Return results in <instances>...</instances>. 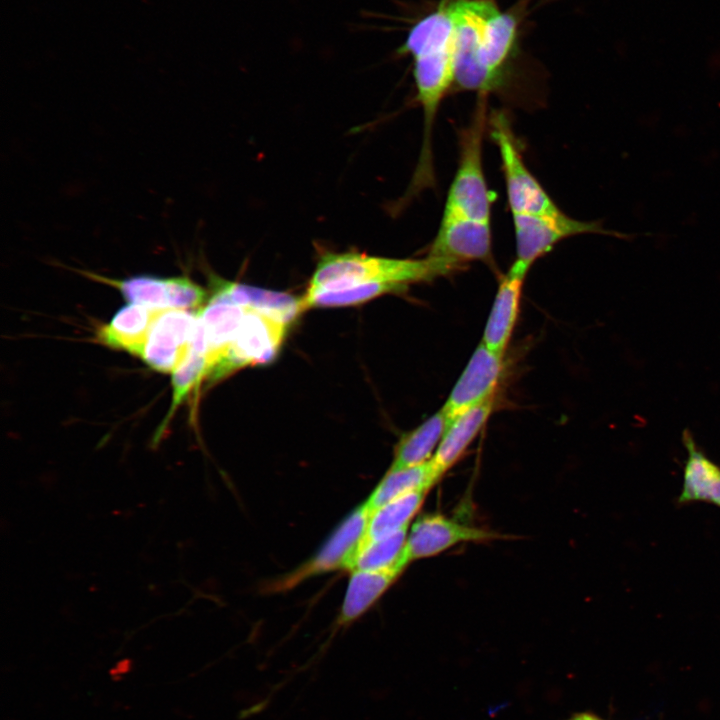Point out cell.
Listing matches in <instances>:
<instances>
[{
  "label": "cell",
  "mask_w": 720,
  "mask_h": 720,
  "mask_svg": "<svg viewBox=\"0 0 720 720\" xmlns=\"http://www.w3.org/2000/svg\"><path fill=\"white\" fill-rule=\"evenodd\" d=\"M461 268L430 255L418 259H398L354 251L326 252L317 263L305 296L372 282L391 283L406 289L410 284L432 281Z\"/></svg>",
  "instance_id": "6da1fadb"
},
{
  "label": "cell",
  "mask_w": 720,
  "mask_h": 720,
  "mask_svg": "<svg viewBox=\"0 0 720 720\" xmlns=\"http://www.w3.org/2000/svg\"><path fill=\"white\" fill-rule=\"evenodd\" d=\"M486 96L480 94L472 121L459 135L460 154L442 217L490 222L492 193L483 169L482 147L487 119Z\"/></svg>",
  "instance_id": "7a4b0ae2"
},
{
  "label": "cell",
  "mask_w": 720,
  "mask_h": 720,
  "mask_svg": "<svg viewBox=\"0 0 720 720\" xmlns=\"http://www.w3.org/2000/svg\"><path fill=\"white\" fill-rule=\"evenodd\" d=\"M488 123L490 136L501 158L511 214L555 215L562 212L526 166L505 113H491Z\"/></svg>",
  "instance_id": "3957f363"
},
{
  "label": "cell",
  "mask_w": 720,
  "mask_h": 720,
  "mask_svg": "<svg viewBox=\"0 0 720 720\" xmlns=\"http://www.w3.org/2000/svg\"><path fill=\"white\" fill-rule=\"evenodd\" d=\"M516 243V261L531 267L560 241L581 234H600L633 240L639 233L607 230L602 220L583 221L563 211L555 215H512Z\"/></svg>",
  "instance_id": "277c9868"
},
{
  "label": "cell",
  "mask_w": 720,
  "mask_h": 720,
  "mask_svg": "<svg viewBox=\"0 0 720 720\" xmlns=\"http://www.w3.org/2000/svg\"><path fill=\"white\" fill-rule=\"evenodd\" d=\"M287 326L285 321L247 306L225 355L206 379L212 383L240 368L270 362L280 349Z\"/></svg>",
  "instance_id": "5b68a950"
},
{
  "label": "cell",
  "mask_w": 720,
  "mask_h": 720,
  "mask_svg": "<svg viewBox=\"0 0 720 720\" xmlns=\"http://www.w3.org/2000/svg\"><path fill=\"white\" fill-rule=\"evenodd\" d=\"M82 273L118 289L130 303L153 308L194 310L206 301L208 295L205 289L187 276L136 275L114 279L88 271Z\"/></svg>",
  "instance_id": "8992f818"
},
{
  "label": "cell",
  "mask_w": 720,
  "mask_h": 720,
  "mask_svg": "<svg viewBox=\"0 0 720 720\" xmlns=\"http://www.w3.org/2000/svg\"><path fill=\"white\" fill-rule=\"evenodd\" d=\"M198 326V311L165 309L155 320L141 359L152 369L173 372L190 352Z\"/></svg>",
  "instance_id": "52a82bcc"
},
{
  "label": "cell",
  "mask_w": 720,
  "mask_h": 720,
  "mask_svg": "<svg viewBox=\"0 0 720 720\" xmlns=\"http://www.w3.org/2000/svg\"><path fill=\"white\" fill-rule=\"evenodd\" d=\"M504 372V356L481 342L452 388L442 409L452 420L460 413L495 397Z\"/></svg>",
  "instance_id": "ba28073f"
},
{
  "label": "cell",
  "mask_w": 720,
  "mask_h": 720,
  "mask_svg": "<svg viewBox=\"0 0 720 720\" xmlns=\"http://www.w3.org/2000/svg\"><path fill=\"white\" fill-rule=\"evenodd\" d=\"M493 532L469 526L442 514L417 519L407 535L405 552L410 561L438 555L458 544L494 539Z\"/></svg>",
  "instance_id": "9c48e42d"
},
{
  "label": "cell",
  "mask_w": 720,
  "mask_h": 720,
  "mask_svg": "<svg viewBox=\"0 0 720 720\" xmlns=\"http://www.w3.org/2000/svg\"><path fill=\"white\" fill-rule=\"evenodd\" d=\"M518 21L511 12H501L494 4L482 27L477 53L483 94L502 83L506 65L515 49Z\"/></svg>",
  "instance_id": "30bf717a"
},
{
  "label": "cell",
  "mask_w": 720,
  "mask_h": 720,
  "mask_svg": "<svg viewBox=\"0 0 720 720\" xmlns=\"http://www.w3.org/2000/svg\"><path fill=\"white\" fill-rule=\"evenodd\" d=\"M428 255L463 266L492 256L491 222L441 217Z\"/></svg>",
  "instance_id": "8fae6325"
},
{
  "label": "cell",
  "mask_w": 720,
  "mask_h": 720,
  "mask_svg": "<svg viewBox=\"0 0 720 720\" xmlns=\"http://www.w3.org/2000/svg\"><path fill=\"white\" fill-rule=\"evenodd\" d=\"M371 511L366 503L357 507L332 533L320 551L290 575L286 584L336 569H348L367 531Z\"/></svg>",
  "instance_id": "7c38bea8"
},
{
  "label": "cell",
  "mask_w": 720,
  "mask_h": 720,
  "mask_svg": "<svg viewBox=\"0 0 720 720\" xmlns=\"http://www.w3.org/2000/svg\"><path fill=\"white\" fill-rule=\"evenodd\" d=\"M528 266L514 261L498 286L480 341L492 352L503 355L509 345L520 308Z\"/></svg>",
  "instance_id": "4fadbf2b"
},
{
  "label": "cell",
  "mask_w": 720,
  "mask_h": 720,
  "mask_svg": "<svg viewBox=\"0 0 720 720\" xmlns=\"http://www.w3.org/2000/svg\"><path fill=\"white\" fill-rule=\"evenodd\" d=\"M681 438L687 458L677 503L704 502L720 508V466L706 455L690 430H683Z\"/></svg>",
  "instance_id": "5bb4252c"
},
{
  "label": "cell",
  "mask_w": 720,
  "mask_h": 720,
  "mask_svg": "<svg viewBox=\"0 0 720 720\" xmlns=\"http://www.w3.org/2000/svg\"><path fill=\"white\" fill-rule=\"evenodd\" d=\"M212 295L209 301L228 302L267 312L290 323L304 311L302 298L249 285L234 283L217 276L211 277Z\"/></svg>",
  "instance_id": "9a60e30c"
},
{
  "label": "cell",
  "mask_w": 720,
  "mask_h": 720,
  "mask_svg": "<svg viewBox=\"0 0 720 720\" xmlns=\"http://www.w3.org/2000/svg\"><path fill=\"white\" fill-rule=\"evenodd\" d=\"M164 310L130 303L99 328L97 339L112 349L140 358L152 325Z\"/></svg>",
  "instance_id": "2e32d148"
},
{
  "label": "cell",
  "mask_w": 720,
  "mask_h": 720,
  "mask_svg": "<svg viewBox=\"0 0 720 720\" xmlns=\"http://www.w3.org/2000/svg\"><path fill=\"white\" fill-rule=\"evenodd\" d=\"M246 309L247 306L233 303L208 301L207 305L198 311V326L207 358L206 377L225 355Z\"/></svg>",
  "instance_id": "e0dca14e"
},
{
  "label": "cell",
  "mask_w": 720,
  "mask_h": 720,
  "mask_svg": "<svg viewBox=\"0 0 720 720\" xmlns=\"http://www.w3.org/2000/svg\"><path fill=\"white\" fill-rule=\"evenodd\" d=\"M494 397L451 420L432 460L443 475L463 455L490 417Z\"/></svg>",
  "instance_id": "ac0fdd59"
},
{
  "label": "cell",
  "mask_w": 720,
  "mask_h": 720,
  "mask_svg": "<svg viewBox=\"0 0 720 720\" xmlns=\"http://www.w3.org/2000/svg\"><path fill=\"white\" fill-rule=\"evenodd\" d=\"M451 419L441 408L404 434L394 451L390 469L420 465L432 459Z\"/></svg>",
  "instance_id": "d6986e66"
},
{
  "label": "cell",
  "mask_w": 720,
  "mask_h": 720,
  "mask_svg": "<svg viewBox=\"0 0 720 720\" xmlns=\"http://www.w3.org/2000/svg\"><path fill=\"white\" fill-rule=\"evenodd\" d=\"M406 566L352 571L344 597L340 622L346 624L363 614L398 578Z\"/></svg>",
  "instance_id": "ffe728a7"
},
{
  "label": "cell",
  "mask_w": 720,
  "mask_h": 720,
  "mask_svg": "<svg viewBox=\"0 0 720 720\" xmlns=\"http://www.w3.org/2000/svg\"><path fill=\"white\" fill-rule=\"evenodd\" d=\"M441 476L432 459L420 465L389 469L365 503L372 512L407 493L430 489Z\"/></svg>",
  "instance_id": "44dd1931"
},
{
  "label": "cell",
  "mask_w": 720,
  "mask_h": 720,
  "mask_svg": "<svg viewBox=\"0 0 720 720\" xmlns=\"http://www.w3.org/2000/svg\"><path fill=\"white\" fill-rule=\"evenodd\" d=\"M455 23L446 4L424 16L409 30L399 55L414 57L424 51L455 45Z\"/></svg>",
  "instance_id": "7402d4cb"
},
{
  "label": "cell",
  "mask_w": 720,
  "mask_h": 720,
  "mask_svg": "<svg viewBox=\"0 0 720 720\" xmlns=\"http://www.w3.org/2000/svg\"><path fill=\"white\" fill-rule=\"evenodd\" d=\"M207 373V358L202 335L197 326L193 345L184 361L172 372V401L169 412L153 438V444L157 445L165 432L170 419L176 409L191 392L205 379Z\"/></svg>",
  "instance_id": "603a6c76"
},
{
  "label": "cell",
  "mask_w": 720,
  "mask_h": 720,
  "mask_svg": "<svg viewBox=\"0 0 720 720\" xmlns=\"http://www.w3.org/2000/svg\"><path fill=\"white\" fill-rule=\"evenodd\" d=\"M428 491L429 489H421L407 493L373 510L363 541L378 540L407 529L410 520L421 508Z\"/></svg>",
  "instance_id": "cb8c5ba5"
},
{
  "label": "cell",
  "mask_w": 720,
  "mask_h": 720,
  "mask_svg": "<svg viewBox=\"0 0 720 720\" xmlns=\"http://www.w3.org/2000/svg\"><path fill=\"white\" fill-rule=\"evenodd\" d=\"M407 529L400 530L384 538L361 542L352 558L349 570H379L396 565L407 566L405 545Z\"/></svg>",
  "instance_id": "d4e9b609"
},
{
  "label": "cell",
  "mask_w": 720,
  "mask_h": 720,
  "mask_svg": "<svg viewBox=\"0 0 720 720\" xmlns=\"http://www.w3.org/2000/svg\"><path fill=\"white\" fill-rule=\"evenodd\" d=\"M404 290L382 282L363 283L336 290H325L302 298L304 310L315 307H341L362 304L386 293Z\"/></svg>",
  "instance_id": "484cf974"
},
{
  "label": "cell",
  "mask_w": 720,
  "mask_h": 720,
  "mask_svg": "<svg viewBox=\"0 0 720 720\" xmlns=\"http://www.w3.org/2000/svg\"><path fill=\"white\" fill-rule=\"evenodd\" d=\"M568 720H605L601 718L600 716L591 713V712H581L574 714L571 716Z\"/></svg>",
  "instance_id": "4316f807"
},
{
  "label": "cell",
  "mask_w": 720,
  "mask_h": 720,
  "mask_svg": "<svg viewBox=\"0 0 720 720\" xmlns=\"http://www.w3.org/2000/svg\"><path fill=\"white\" fill-rule=\"evenodd\" d=\"M473 1L493 2V0H473Z\"/></svg>",
  "instance_id": "83f0119b"
}]
</instances>
